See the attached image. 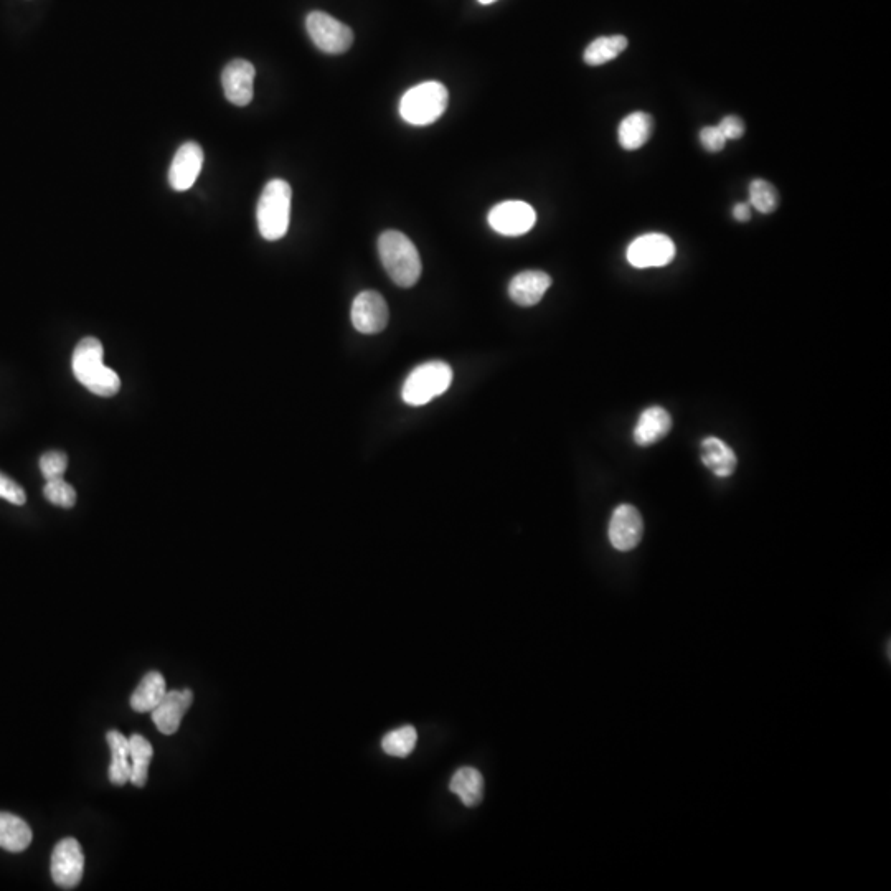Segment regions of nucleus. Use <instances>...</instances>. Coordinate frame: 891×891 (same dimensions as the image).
I'll use <instances>...</instances> for the list:
<instances>
[{
    "label": "nucleus",
    "mask_w": 891,
    "mask_h": 891,
    "mask_svg": "<svg viewBox=\"0 0 891 891\" xmlns=\"http://www.w3.org/2000/svg\"><path fill=\"white\" fill-rule=\"evenodd\" d=\"M103 345L95 337H85L76 345L71 359L73 373L83 387L98 396H114L121 388L118 373L103 363Z\"/></svg>",
    "instance_id": "obj_1"
},
{
    "label": "nucleus",
    "mask_w": 891,
    "mask_h": 891,
    "mask_svg": "<svg viewBox=\"0 0 891 891\" xmlns=\"http://www.w3.org/2000/svg\"><path fill=\"white\" fill-rule=\"evenodd\" d=\"M378 255L393 283L411 288L421 278L420 253L413 241L401 231L388 230L378 238Z\"/></svg>",
    "instance_id": "obj_2"
},
{
    "label": "nucleus",
    "mask_w": 891,
    "mask_h": 891,
    "mask_svg": "<svg viewBox=\"0 0 891 891\" xmlns=\"http://www.w3.org/2000/svg\"><path fill=\"white\" fill-rule=\"evenodd\" d=\"M291 198L293 190L286 180L274 179L264 187L256 208V220L264 240L278 241L288 233Z\"/></svg>",
    "instance_id": "obj_3"
},
{
    "label": "nucleus",
    "mask_w": 891,
    "mask_h": 891,
    "mask_svg": "<svg viewBox=\"0 0 891 891\" xmlns=\"http://www.w3.org/2000/svg\"><path fill=\"white\" fill-rule=\"evenodd\" d=\"M448 88L438 81H426L406 91L400 101L401 118L411 126H428L448 109Z\"/></svg>",
    "instance_id": "obj_4"
},
{
    "label": "nucleus",
    "mask_w": 891,
    "mask_h": 891,
    "mask_svg": "<svg viewBox=\"0 0 891 891\" xmlns=\"http://www.w3.org/2000/svg\"><path fill=\"white\" fill-rule=\"evenodd\" d=\"M453 382V370L448 363L433 360L416 367L406 378L401 398L411 406H423L436 396L443 395Z\"/></svg>",
    "instance_id": "obj_5"
},
{
    "label": "nucleus",
    "mask_w": 891,
    "mask_h": 891,
    "mask_svg": "<svg viewBox=\"0 0 891 891\" xmlns=\"http://www.w3.org/2000/svg\"><path fill=\"white\" fill-rule=\"evenodd\" d=\"M306 29L314 45L329 55L345 53L354 43L352 29L326 12L317 10L307 15Z\"/></svg>",
    "instance_id": "obj_6"
},
{
    "label": "nucleus",
    "mask_w": 891,
    "mask_h": 891,
    "mask_svg": "<svg viewBox=\"0 0 891 891\" xmlns=\"http://www.w3.org/2000/svg\"><path fill=\"white\" fill-rule=\"evenodd\" d=\"M674 241L662 233H649L632 241L627 248V261L637 269L662 268L675 258Z\"/></svg>",
    "instance_id": "obj_7"
},
{
    "label": "nucleus",
    "mask_w": 891,
    "mask_h": 891,
    "mask_svg": "<svg viewBox=\"0 0 891 891\" xmlns=\"http://www.w3.org/2000/svg\"><path fill=\"white\" fill-rule=\"evenodd\" d=\"M50 870H52L53 882L57 887L63 888V890L75 888L81 882L83 872H85V855L81 850L80 842L73 837L58 842L57 847L53 850Z\"/></svg>",
    "instance_id": "obj_8"
},
{
    "label": "nucleus",
    "mask_w": 891,
    "mask_h": 891,
    "mask_svg": "<svg viewBox=\"0 0 891 891\" xmlns=\"http://www.w3.org/2000/svg\"><path fill=\"white\" fill-rule=\"evenodd\" d=\"M537 213L528 203L510 200L495 205L489 213V225L499 235L520 236L532 230Z\"/></svg>",
    "instance_id": "obj_9"
},
{
    "label": "nucleus",
    "mask_w": 891,
    "mask_h": 891,
    "mask_svg": "<svg viewBox=\"0 0 891 891\" xmlns=\"http://www.w3.org/2000/svg\"><path fill=\"white\" fill-rule=\"evenodd\" d=\"M644 522L634 505L616 507L609 522V542L619 552H631L641 543Z\"/></svg>",
    "instance_id": "obj_10"
},
{
    "label": "nucleus",
    "mask_w": 891,
    "mask_h": 891,
    "mask_svg": "<svg viewBox=\"0 0 891 891\" xmlns=\"http://www.w3.org/2000/svg\"><path fill=\"white\" fill-rule=\"evenodd\" d=\"M352 324L360 334H378L382 332L388 324L387 301L383 299L382 294L375 291H363L359 296L355 297L352 304Z\"/></svg>",
    "instance_id": "obj_11"
},
{
    "label": "nucleus",
    "mask_w": 891,
    "mask_h": 891,
    "mask_svg": "<svg viewBox=\"0 0 891 891\" xmlns=\"http://www.w3.org/2000/svg\"><path fill=\"white\" fill-rule=\"evenodd\" d=\"M255 66L248 60H231L223 70V91L235 106H248L255 95Z\"/></svg>",
    "instance_id": "obj_12"
},
{
    "label": "nucleus",
    "mask_w": 891,
    "mask_h": 891,
    "mask_svg": "<svg viewBox=\"0 0 891 891\" xmlns=\"http://www.w3.org/2000/svg\"><path fill=\"white\" fill-rule=\"evenodd\" d=\"M203 167V149L197 142H185L175 152L174 161L170 165L169 184L177 192L192 189L197 182Z\"/></svg>",
    "instance_id": "obj_13"
},
{
    "label": "nucleus",
    "mask_w": 891,
    "mask_h": 891,
    "mask_svg": "<svg viewBox=\"0 0 891 891\" xmlns=\"http://www.w3.org/2000/svg\"><path fill=\"white\" fill-rule=\"evenodd\" d=\"M194 703V692L190 689L170 690L161 703L152 710V720L162 735H174L179 730L182 718Z\"/></svg>",
    "instance_id": "obj_14"
},
{
    "label": "nucleus",
    "mask_w": 891,
    "mask_h": 891,
    "mask_svg": "<svg viewBox=\"0 0 891 891\" xmlns=\"http://www.w3.org/2000/svg\"><path fill=\"white\" fill-rule=\"evenodd\" d=\"M552 286V278L543 271H522L509 284V296L515 304L532 307L542 301V297Z\"/></svg>",
    "instance_id": "obj_15"
},
{
    "label": "nucleus",
    "mask_w": 891,
    "mask_h": 891,
    "mask_svg": "<svg viewBox=\"0 0 891 891\" xmlns=\"http://www.w3.org/2000/svg\"><path fill=\"white\" fill-rule=\"evenodd\" d=\"M670 429H672V418L669 411L664 410L662 406H651L639 416L632 438L637 446L646 448L664 439L670 433Z\"/></svg>",
    "instance_id": "obj_16"
},
{
    "label": "nucleus",
    "mask_w": 891,
    "mask_h": 891,
    "mask_svg": "<svg viewBox=\"0 0 891 891\" xmlns=\"http://www.w3.org/2000/svg\"><path fill=\"white\" fill-rule=\"evenodd\" d=\"M700 449H702L703 466L708 467L715 476L730 477L735 472L738 459L733 449L723 443L722 439L713 436L705 438Z\"/></svg>",
    "instance_id": "obj_17"
},
{
    "label": "nucleus",
    "mask_w": 891,
    "mask_h": 891,
    "mask_svg": "<svg viewBox=\"0 0 891 891\" xmlns=\"http://www.w3.org/2000/svg\"><path fill=\"white\" fill-rule=\"evenodd\" d=\"M111 750V766L109 781L114 786H124L131 781V756H129V738L118 730L108 731L106 735Z\"/></svg>",
    "instance_id": "obj_18"
},
{
    "label": "nucleus",
    "mask_w": 891,
    "mask_h": 891,
    "mask_svg": "<svg viewBox=\"0 0 891 891\" xmlns=\"http://www.w3.org/2000/svg\"><path fill=\"white\" fill-rule=\"evenodd\" d=\"M167 693V684L161 672H147L141 684L131 695V708L137 713H151L161 703Z\"/></svg>",
    "instance_id": "obj_19"
},
{
    "label": "nucleus",
    "mask_w": 891,
    "mask_h": 891,
    "mask_svg": "<svg viewBox=\"0 0 891 891\" xmlns=\"http://www.w3.org/2000/svg\"><path fill=\"white\" fill-rule=\"evenodd\" d=\"M32 839V829L24 819L9 814V812H0V847L2 849L12 852V854H19L32 844Z\"/></svg>",
    "instance_id": "obj_20"
},
{
    "label": "nucleus",
    "mask_w": 891,
    "mask_h": 891,
    "mask_svg": "<svg viewBox=\"0 0 891 891\" xmlns=\"http://www.w3.org/2000/svg\"><path fill=\"white\" fill-rule=\"evenodd\" d=\"M652 118L647 113L636 111L623 119L619 124V144L626 151H637L651 139Z\"/></svg>",
    "instance_id": "obj_21"
},
{
    "label": "nucleus",
    "mask_w": 891,
    "mask_h": 891,
    "mask_svg": "<svg viewBox=\"0 0 891 891\" xmlns=\"http://www.w3.org/2000/svg\"><path fill=\"white\" fill-rule=\"evenodd\" d=\"M449 789L461 799L466 807H474L484 797V778L474 768H461L454 773Z\"/></svg>",
    "instance_id": "obj_22"
},
{
    "label": "nucleus",
    "mask_w": 891,
    "mask_h": 891,
    "mask_svg": "<svg viewBox=\"0 0 891 891\" xmlns=\"http://www.w3.org/2000/svg\"><path fill=\"white\" fill-rule=\"evenodd\" d=\"M129 756H131V781L136 788H144L147 783L149 764L154 758V748L144 736L132 735L129 738Z\"/></svg>",
    "instance_id": "obj_23"
},
{
    "label": "nucleus",
    "mask_w": 891,
    "mask_h": 891,
    "mask_svg": "<svg viewBox=\"0 0 891 891\" xmlns=\"http://www.w3.org/2000/svg\"><path fill=\"white\" fill-rule=\"evenodd\" d=\"M627 48V38L623 35L599 37L591 42L585 50V62L591 66L604 65L618 58Z\"/></svg>",
    "instance_id": "obj_24"
},
{
    "label": "nucleus",
    "mask_w": 891,
    "mask_h": 891,
    "mask_svg": "<svg viewBox=\"0 0 891 891\" xmlns=\"http://www.w3.org/2000/svg\"><path fill=\"white\" fill-rule=\"evenodd\" d=\"M418 733L410 725L401 726L398 730L390 731L382 741V748L387 755L395 758H406L415 750Z\"/></svg>",
    "instance_id": "obj_25"
},
{
    "label": "nucleus",
    "mask_w": 891,
    "mask_h": 891,
    "mask_svg": "<svg viewBox=\"0 0 891 891\" xmlns=\"http://www.w3.org/2000/svg\"><path fill=\"white\" fill-rule=\"evenodd\" d=\"M750 205L759 213H773L779 207L778 192L766 180H753L750 184Z\"/></svg>",
    "instance_id": "obj_26"
},
{
    "label": "nucleus",
    "mask_w": 891,
    "mask_h": 891,
    "mask_svg": "<svg viewBox=\"0 0 891 891\" xmlns=\"http://www.w3.org/2000/svg\"><path fill=\"white\" fill-rule=\"evenodd\" d=\"M43 495L47 497L48 502H52L53 505L62 507V509H71L76 504L75 489L63 477L47 481L43 487Z\"/></svg>",
    "instance_id": "obj_27"
},
{
    "label": "nucleus",
    "mask_w": 891,
    "mask_h": 891,
    "mask_svg": "<svg viewBox=\"0 0 891 891\" xmlns=\"http://www.w3.org/2000/svg\"><path fill=\"white\" fill-rule=\"evenodd\" d=\"M66 467H68V456L62 451H50L43 454L40 459V471L47 481L65 476Z\"/></svg>",
    "instance_id": "obj_28"
},
{
    "label": "nucleus",
    "mask_w": 891,
    "mask_h": 891,
    "mask_svg": "<svg viewBox=\"0 0 891 891\" xmlns=\"http://www.w3.org/2000/svg\"><path fill=\"white\" fill-rule=\"evenodd\" d=\"M0 499H5L10 504L24 505L27 502V494L20 484L0 472Z\"/></svg>",
    "instance_id": "obj_29"
},
{
    "label": "nucleus",
    "mask_w": 891,
    "mask_h": 891,
    "mask_svg": "<svg viewBox=\"0 0 891 891\" xmlns=\"http://www.w3.org/2000/svg\"><path fill=\"white\" fill-rule=\"evenodd\" d=\"M700 142L708 152H720L725 149L726 139L718 126H707L700 131Z\"/></svg>",
    "instance_id": "obj_30"
},
{
    "label": "nucleus",
    "mask_w": 891,
    "mask_h": 891,
    "mask_svg": "<svg viewBox=\"0 0 891 891\" xmlns=\"http://www.w3.org/2000/svg\"><path fill=\"white\" fill-rule=\"evenodd\" d=\"M718 129L722 131L726 141L728 139L735 141V139H740L745 134V123L740 118H736V116H726L718 124Z\"/></svg>",
    "instance_id": "obj_31"
},
{
    "label": "nucleus",
    "mask_w": 891,
    "mask_h": 891,
    "mask_svg": "<svg viewBox=\"0 0 891 891\" xmlns=\"http://www.w3.org/2000/svg\"><path fill=\"white\" fill-rule=\"evenodd\" d=\"M733 217H735L736 222H748L751 218L750 203H738V205H735Z\"/></svg>",
    "instance_id": "obj_32"
},
{
    "label": "nucleus",
    "mask_w": 891,
    "mask_h": 891,
    "mask_svg": "<svg viewBox=\"0 0 891 891\" xmlns=\"http://www.w3.org/2000/svg\"><path fill=\"white\" fill-rule=\"evenodd\" d=\"M482 5L494 4L495 0H479Z\"/></svg>",
    "instance_id": "obj_33"
}]
</instances>
